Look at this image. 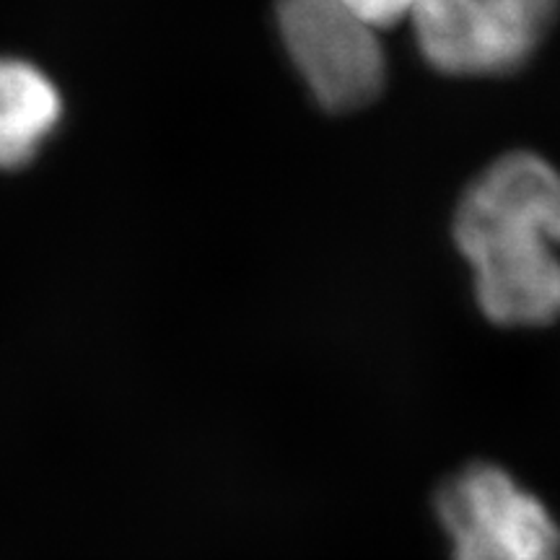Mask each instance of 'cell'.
<instances>
[{"mask_svg":"<svg viewBox=\"0 0 560 560\" xmlns=\"http://www.w3.org/2000/svg\"><path fill=\"white\" fill-rule=\"evenodd\" d=\"M454 240L488 319L537 327L560 317V172L542 156L493 161L462 195Z\"/></svg>","mask_w":560,"mask_h":560,"instance_id":"1","label":"cell"},{"mask_svg":"<svg viewBox=\"0 0 560 560\" xmlns=\"http://www.w3.org/2000/svg\"><path fill=\"white\" fill-rule=\"evenodd\" d=\"M452 560H560V529L532 490L495 465H472L439 490Z\"/></svg>","mask_w":560,"mask_h":560,"instance_id":"2","label":"cell"},{"mask_svg":"<svg viewBox=\"0 0 560 560\" xmlns=\"http://www.w3.org/2000/svg\"><path fill=\"white\" fill-rule=\"evenodd\" d=\"M278 34L312 96L330 112L366 107L387 81L376 30L338 0H278Z\"/></svg>","mask_w":560,"mask_h":560,"instance_id":"3","label":"cell"},{"mask_svg":"<svg viewBox=\"0 0 560 560\" xmlns=\"http://www.w3.org/2000/svg\"><path fill=\"white\" fill-rule=\"evenodd\" d=\"M410 21L425 62L450 75L511 73L545 37L506 0H420Z\"/></svg>","mask_w":560,"mask_h":560,"instance_id":"4","label":"cell"},{"mask_svg":"<svg viewBox=\"0 0 560 560\" xmlns=\"http://www.w3.org/2000/svg\"><path fill=\"white\" fill-rule=\"evenodd\" d=\"M66 102L50 75L21 58H0V170L32 164L60 128Z\"/></svg>","mask_w":560,"mask_h":560,"instance_id":"5","label":"cell"},{"mask_svg":"<svg viewBox=\"0 0 560 560\" xmlns=\"http://www.w3.org/2000/svg\"><path fill=\"white\" fill-rule=\"evenodd\" d=\"M350 16H355L371 30H387L397 21L410 19L420 0H338Z\"/></svg>","mask_w":560,"mask_h":560,"instance_id":"6","label":"cell"},{"mask_svg":"<svg viewBox=\"0 0 560 560\" xmlns=\"http://www.w3.org/2000/svg\"><path fill=\"white\" fill-rule=\"evenodd\" d=\"M506 3L514 11H520L537 32L545 34L558 16L560 0H506Z\"/></svg>","mask_w":560,"mask_h":560,"instance_id":"7","label":"cell"}]
</instances>
